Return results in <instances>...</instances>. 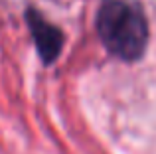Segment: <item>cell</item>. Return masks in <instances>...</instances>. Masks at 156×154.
<instances>
[{
	"instance_id": "1",
	"label": "cell",
	"mask_w": 156,
	"mask_h": 154,
	"mask_svg": "<svg viewBox=\"0 0 156 154\" xmlns=\"http://www.w3.org/2000/svg\"><path fill=\"white\" fill-rule=\"evenodd\" d=\"M97 34L111 55L136 61L148 46V22L134 0H103L97 10Z\"/></svg>"
},
{
	"instance_id": "2",
	"label": "cell",
	"mask_w": 156,
	"mask_h": 154,
	"mask_svg": "<svg viewBox=\"0 0 156 154\" xmlns=\"http://www.w3.org/2000/svg\"><path fill=\"white\" fill-rule=\"evenodd\" d=\"M26 22L32 32V38H34L40 58L46 63L55 61L57 55L61 54V47H63V34H61V30L57 26H53L51 22H48L34 8H30L26 12Z\"/></svg>"
}]
</instances>
